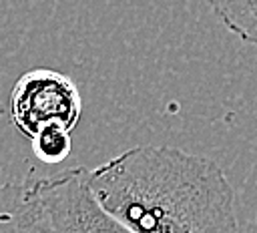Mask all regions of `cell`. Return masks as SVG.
Masks as SVG:
<instances>
[{"instance_id": "obj_3", "label": "cell", "mask_w": 257, "mask_h": 233, "mask_svg": "<svg viewBox=\"0 0 257 233\" xmlns=\"http://www.w3.org/2000/svg\"><path fill=\"white\" fill-rule=\"evenodd\" d=\"M80 114L82 98L74 80L50 68L24 72L10 92V119L28 141L48 125H58L72 133Z\"/></svg>"}, {"instance_id": "obj_7", "label": "cell", "mask_w": 257, "mask_h": 233, "mask_svg": "<svg viewBox=\"0 0 257 233\" xmlns=\"http://www.w3.org/2000/svg\"><path fill=\"white\" fill-rule=\"evenodd\" d=\"M4 114V104H2V100H0V117Z\"/></svg>"}, {"instance_id": "obj_2", "label": "cell", "mask_w": 257, "mask_h": 233, "mask_svg": "<svg viewBox=\"0 0 257 233\" xmlns=\"http://www.w3.org/2000/svg\"><path fill=\"white\" fill-rule=\"evenodd\" d=\"M86 175L88 169L72 167L24 181L26 203L38 233H133L96 205Z\"/></svg>"}, {"instance_id": "obj_6", "label": "cell", "mask_w": 257, "mask_h": 233, "mask_svg": "<svg viewBox=\"0 0 257 233\" xmlns=\"http://www.w3.org/2000/svg\"><path fill=\"white\" fill-rule=\"evenodd\" d=\"M32 151L38 161L42 163H62L70 151H72V139L70 133L58 125H48L44 127L32 141Z\"/></svg>"}, {"instance_id": "obj_1", "label": "cell", "mask_w": 257, "mask_h": 233, "mask_svg": "<svg viewBox=\"0 0 257 233\" xmlns=\"http://www.w3.org/2000/svg\"><path fill=\"white\" fill-rule=\"evenodd\" d=\"M96 205L133 233H239L235 191L209 157L141 145L86 175Z\"/></svg>"}, {"instance_id": "obj_5", "label": "cell", "mask_w": 257, "mask_h": 233, "mask_svg": "<svg viewBox=\"0 0 257 233\" xmlns=\"http://www.w3.org/2000/svg\"><path fill=\"white\" fill-rule=\"evenodd\" d=\"M0 233H38L26 203L24 183H0Z\"/></svg>"}, {"instance_id": "obj_4", "label": "cell", "mask_w": 257, "mask_h": 233, "mask_svg": "<svg viewBox=\"0 0 257 233\" xmlns=\"http://www.w3.org/2000/svg\"><path fill=\"white\" fill-rule=\"evenodd\" d=\"M219 22L257 48V0H207Z\"/></svg>"}]
</instances>
